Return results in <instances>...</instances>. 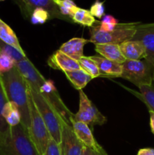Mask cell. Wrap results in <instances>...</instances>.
I'll list each match as a JSON object with an SVG mask.
<instances>
[{
    "mask_svg": "<svg viewBox=\"0 0 154 155\" xmlns=\"http://www.w3.org/2000/svg\"><path fill=\"white\" fill-rule=\"evenodd\" d=\"M89 12L93 17L101 19L104 16V12H105L104 3L99 0H96L94 4L91 6Z\"/></svg>",
    "mask_w": 154,
    "mask_h": 155,
    "instance_id": "f1b7e54d",
    "label": "cell"
},
{
    "mask_svg": "<svg viewBox=\"0 0 154 155\" xmlns=\"http://www.w3.org/2000/svg\"><path fill=\"white\" fill-rule=\"evenodd\" d=\"M15 67L26 79L29 86L45 98L54 107L60 117L71 125L70 120L73 117L74 114L63 103L54 82L51 80H46L27 58L17 62Z\"/></svg>",
    "mask_w": 154,
    "mask_h": 155,
    "instance_id": "6da1fadb",
    "label": "cell"
},
{
    "mask_svg": "<svg viewBox=\"0 0 154 155\" xmlns=\"http://www.w3.org/2000/svg\"><path fill=\"white\" fill-rule=\"evenodd\" d=\"M79 108L74 114L75 121L85 123L92 130L94 126H102L107 121V117L98 110L96 106L88 98L83 90H79Z\"/></svg>",
    "mask_w": 154,
    "mask_h": 155,
    "instance_id": "ba28073f",
    "label": "cell"
},
{
    "mask_svg": "<svg viewBox=\"0 0 154 155\" xmlns=\"http://www.w3.org/2000/svg\"><path fill=\"white\" fill-rule=\"evenodd\" d=\"M149 124H150L151 132L154 135V113L152 111L149 110Z\"/></svg>",
    "mask_w": 154,
    "mask_h": 155,
    "instance_id": "d6a6232c",
    "label": "cell"
},
{
    "mask_svg": "<svg viewBox=\"0 0 154 155\" xmlns=\"http://www.w3.org/2000/svg\"><path fill=\"white\" fill-rule=\"evenodd\" d=\"M97 64L101 77H120L122 72V64L104 58L101 56H90Z\"/></svg>",
    "mask_w": 154,
    "mask_h": 155,
    "instance_id": "5bb4252c",
    "label": "cell"
},
{
    "mask_svg": "<svg viewBox=\"0 0 154 155\" xmlns=\"http://www.w3.org/2000/svg\"><path fill=\"white\" fill-rule=\"evenodd\" d=\"M123 87L128 89V91L135 95L140 101H143L147 107L148 110L154 113V84L150 85V86H140L138 87L140 92L128 89L125 86H123Z\"/></svg>",
    "mask_w": 154,
    "mask_h": 155,
    "instance_id": "ffe728a7",
    "label": "cell"
},
{
    "mask_svg": "<svg viewBox=\"0 0 154 155\" xmlns=\"http://www.w3.org/2000/svg\"><path fill=\"white\" fill-rule=\"evenodd\" d=\"M54 2L59 8L61 15L70 20H72V15L79 8L72 0H54Z\"/></svg>",
    "mask_w": 154,
    "mask_h": 155,
    "instance_id": "d4e9b609",
    "label": "cell"
},
{
    "mask_svg": "<svg viewBox=\"0 0 154 155\" xmlns=\"http://www.w3.org/2000/svg\"><path fill=\"white\" fill-rule=\"evenodd\" d=\"M82 155H104V154H101L100 153L96 152L94 150L91 149V148H88V147L84 146L82 150ZM109 155V154H107Z\"/></svg>",
    "mask_w": 154,
    "mask_h": 155,
    "instance_id": "1f68e13d",
    "label": "cell"
},
{
    "mask_svg": "<svg viewBox=\"0 0 154 155\" xmlns=\"http://www.w3.org/2000/svg\"><path fill=\"white\" fill-rule=\"evenodd\" d=\"M95 51L104 58L122 64L126 59L122 55L119 44H95Z\"/></svg>",
    "mask_w": 154,
    "mask_h": 155,
    "instance_id": "e0dca14e",
    "label": "cell"
},
{
    "mask_svg": "<svg viewBox=\"0 0 154 155\" xmlns=\"http://www.w3.org/2000/svg\"><path fill=\"white\" fill-rule=\"evenodd\" d=\"M139 23H122L118 24L116 28L110 32L102 31L98 25L92 27L90 30V42L95 44H120L131 40L136 32V27Z\"/></svg>",
    "mask_w": 154,
    "mask_h": 155,
    "instance_id": "8992f818",
    "label": "cell"
},
{
    "mask_svg": "<svg viewBox=\"0 0 154 155\" xmlns=\"http://www.w3.org/2000/svg\"><path fill=\"white\" fill-rule=\"evenodd\" d=\"M43 155H61L60 144L51 138L48 142L47 148Z\"/></svg>",
    "mask_w": 154,
    "mask_h": 155,
    "instance_id": "f546056e",
    "label": "cell"
},
{
    "mask_svg": "<svg viewBox=\"0 0 154 155\" xmlns=\"http://www.w3.org/2000/svg\"><path fill=\"white\" fill-rule=\"evenodd\" d=\"M122 66L121 78L128 80L137 87L154 83V68L146 59L125 60Z\"/></svg>",
    "mask_w": 154,
    "mask_h": 155,
    "instance_id": "277c9868",
    "label": "cell"
},
{
    "mask_svg": "<svg viewBox=\"0 0 154 155\" xmlns=\"http://www.w3.org/2000/svg\"><path fill=\"white\" fill-rule=\"evenodd\" d=\"M137 155H154V149L150 148H141L139 150Z\"/></svg>",
    "mask_w": 154,
    "mask_h": 155,
    "instance_id": "4dcf8cb0",
    "label": "cell"
},
{
    "mask_svg": "<svg viewBox=\"0 0 154 155\" xmlns=\"http://www.w3.org/2000/svg\"><path fill=\"white\" fill-rule=\"evenodd\" d=\"M72 20L73 23H77L79 24H81L85 27H94V24L95 23H99V21H97L95 20V17L91 15L88 10L79 8L74 15H72Z\"/></svg>",
    "mask_w": 154,
    "mask_h": 155,
    "instance_id": "603a6c76",
    "label": "cell"
},
{
    "mask_svg": "<svg viewBox=\"0 0 154 155\" xmlns=\"http://www.w3.org/2000/svg\"><path fill=\"white\" fill-rule=\"evenodd\" d=\"M60 146L61 155H82L85 145L78 139L72 125L67 124L63 119L60 120Z\"/></svg>",
    "mask_w": 154,
    "mask_h": 155,
    "instance_id": "9c48e42d",
    "label": "cell"
},
{
    "mask_svg": "<svg viewBox=\"0 0 154 155\" xmlns=\"http://www.w3.org/2000/svg\"><path fill=\"white\" fill-rule=\"evenodd\" d=\"M122 55L126 60H142L146 58V50L138 40H127L119 44Z\"/></svg>",
    "mask_w": 154,
    "mask_h": 155,
    "instance_id": "9a60e30c",
    "label": "cell"
},
{
    "mask_svg": "<svg viewBox=\"0 0 154 155\" xmlns=\"http://www.w3.org/2000/svg\"><path fill=\"white\" fill-rule=\"evenodd\" d=\"M0 40L26 55L14 30L0 18Z\"/></svg>",
    "mask_w": 154,
    "mask_h": 155,
    "instance_id": "ac0fdd59",
    "label": "cell"
},
{
    "mask_svg": "<svg viewBox=\"0 0 154 155\" xmlns=\"http://www.w3.org/2000/svg\"><path fill=\"white\" fill-rule=\"evenodd\" d=\"M16 2L25 17H30L35 9L40 8L45 9L49 13L51 19L57 18L73 23L72 20L61 15L59 8L54 3V0H16Z\"/></svg>",
    "mask_w": 154,
    "mask_h": 155,
    "instance_id": "30bf717a",
    "label": "cell"
},
{
    "mask_svg": "<svg viewBox=\"0 0 154 155\" xmlns=\"http://www.w3.org/2000/svg\"><path fill=\"white\" fill-rule=\"evenodd\" d=\"M70 123L74 130V133H75L78 139L81 141L82 143L85 146L101 154H108L106 152L105 150L102 148V146H101L97 142L93 136L92 130L87 124L82 122H79V121H75L73 117L71 118Z\"/></svg>",
    "mask_w": 154,
    "mask_h": 155,
    "instance_id": "7c38bea8",
    "label": "cell"
},
{
    "mask_svg": "<svg viewBox=\"0 0 154 155\" xmlns=\"http://www.w3.org/2000/svg\"><path fill=\"white\" fill-rule=\"evenodd\" d=\"M7 102H8V100L2 81L1 75H0V138L8 136L10 132L11 127L8 125L2 115L4 107Z\"/></svg>",
    "mask_w": 154,
    "mask_h": 155,
    "instance_id": "7402d4cb",
    "label": "cell"
},
{
    "mask_svg": "<svg viewBox=\"0 0 154 155\" xmlns=\"http://www.w3.org/2000/svg\"><path fill=\"white\" fill-rule=\"evenodd\" d=\"M90 42L89 39L84 38H72L64 42L59 48L60 51L67 54L74 60L79 61L83 55L85 45Z\"/></svg>",
    "mask_w": 154,
    "mask_h": 155,
    "instance_id": "2e32d148",
    "label": "cell"
},
{
    "mask_svg": "<svg viewBox=\"0 0 154 155\" xmlns=\"http://www.w3.org/2000/svg\"><path fill=\"white\" fill-rule=\"evenodd\" d=\"M29 107L30 111V125L28 129L29 135L39 154L43 155L51 136L45 122L35 106L30 93Z\"/></svg>",
    "mask_w": 154,
    "mask_h": 155,
    "instance_id": "52a82bcc",
    "label": "cell"
},
{
    "mask_svg": "<svg viewBox=\"0 0 154 155\" xmlns=\"http://www.w3.org/2000/svg\"><path fill=\"white\" fill-rule=\"evenodd\" d=\"M132 39L140 41L143 44L146 50L145 59L154 68V23H139L136 27L135 34Z\"/></svg>",
    "mask_w": 154,
    "mask_h": 155,
    "instance_id": "8fae6325",
    "label": "cell"
},
{
    "mask_svg": "<svg viewBox=\"0 0 154 155\" xmlns=\"http://www.w3.org/2000/svg\"><path fill=\"white\" fill-rule=\"evenodd\" d=\"M0 155H39L22 124L11 127L8 135L0 138Z\"/></svg>",
    "mask_w": 154,
    "mask_h": 155,
    "instance_id": "3957f363",
    "label": "cell"
},
{
    "mask_svg": "<svg viewBox=\"0 0 154 155\" xmlns=\"http://www.w3.org/2000/svg\"><path fill=\"white\" fill-rule=\"evenodd\" d=\"M51 19L49 13L46 10L40 8L35 9L30 16V21L33 24H42Z\"/></svg>",
    "mask_w": 154,
    "mask_h": 155,
    "instance_id": "4316f807",
    "label": "cell"
},
{
    "mask_svg": "<svg viewBox=\"0 0 154 155\" xmlns=\"http://www.w3.org/2000/svg\"><path fill=\"white\" fill-rule=\"evenodd\" d=\"M118 24H119L118 20L116 19L114 17L110 15H106L102 18V20L99 23V25H98V27L102 31L110 32L114 30Z\"/></svg>",
    "mask_w": 154,
    "mask_h": 155,
    "instance_id": "83f0119b",
    "label": "cell"
},
{
    "mask_svg": "<svg viewBox=\"0 0 154 155\" xmlns=\"http://www.w3.org/2000/svg\"><path fill=\"white\" fill-rule=\"evenodd\" d=\"M29 90L35 106L45 122L51 138L60 144L61 133L60 120L63 118L54 107L35 89L29 86Z\"/></svg>",
    "mask_w": 154,
    "mask_h": 155,
    "instance_id": "5b68a950",
    "label": "cell"
},
{
    "mask_svg": "<svg viewBox=\"0 0 154 155\" xmlns=\"http://www.w3.org/2000/svg\"><path fill=\"white\" fill-rule=\"evenodd\" d=\"M47 63L50 68L55 70H60L63 72L75 71L81 68L79 61L74 60L60 50H57L54 54H51L48 58Z\"/></svg>",
    "mask_w": 154,
    "mask_h": 155,
    "instance_id": "4fadbf2b",
    "label": "cell"
},
{
    "mask_svg": "<svg viewBox=\"0 0 154 155\" xmlns=\"http://www.w3.org/2000/svg\"><path fill=\"white\" fill-rule=\"evenodd\" d=\"M71 84L77 90H82L92 80V77L82 68L79 70L63 72Z\"/></svg>",
    "mask_w": 154,
    "mask_h": 155,
    "instance_id": "d6986e66",
    "label": "cell"
},
{
    "mask_svg": "<svg viewBox=\"0 0 154 155\" xmlns=\"http://www.w3.org/2000/svg\"><path fill=\"white\" fill-rule=\"evenodd\" d=\"M16 64L14 59L9 54L0 52V75L8 72L13 69Z\"/></svg>",
    "mask_w": 154,
    "mask_h": 155,
    "instance_id": "484cf974",
    "label": "cell"
},
{
    "mask_svg": "<svg viewBox=\"0 0 154 155\" xmlns=\"http://www.w3.org/2000/svg\"><path fill=\"white\" fill-rule=\"evenodd\" d=\"M79 63L82 69L88 73L93 79L101 77V73L98 65L90 57L82 56L79 61Z\"/></svg>",
    "mask_w": 154,
    "mask_h": 155,
    "instance_id": "cb8c5ba5",
    "label": "cell"
},
{
    "mask_svg": "<svg viewBox=\"0 0 154 155\" xmlns=\"http://www.w3.org/2000/svg\"><path fill=\"white\" fill-rule=\"evenodd\" d=\"M1 78L8 100L16 104L21 113V123L28 130L30 125L28 83L16 67L1 75Z\"/></svg>",
    "mask_w": 154,
    "mask_h": 155,
    "instance_id": "7a4b0ae2",
    "label": "cell"
},
{
    "mask_svg": "<svg viewBox=\"0 0 154 155\" xmlns=\"http://www.w3.org/2000/svg\"><path fill=\"white\" fill-rule=\"evenodd\" d=\"M2 1H5V0H0V2H2Z\"/></svg>",
    "mask_w": 154,
    "mask_h": 155,
    "instance_id": "836d02e7",
    "label": "cell"
},
{
    "mask_svg": "<svg viewBox=\"0 0 154 155\" xmlns=\"http://www.w3.org/2000/svg\"><path fill=\"white\" fill-rule=\"evenodd\" d=\"M3 117L10 127H15L21 122V116L16 104L13 102L6 103L3 110Z\"/></svg>",
    "mask_w": 154,
    "mask_h": 155,
    "instance_id": "44dd1931",
    "label": "cell"
}]
</instances>
